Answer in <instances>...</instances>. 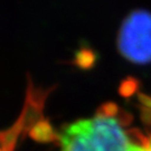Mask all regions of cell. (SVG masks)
Masks as SVG:
<instances>
[{
  "mask_svg": "<svg viewBox=\"0 0 151 151\" xmlns=\"http://www.w3.org/2000/svg\"><path fill=\"white\" fill-rule=\"evenodd\" d=\"M30 135L35 140L40 142H50L58 139V135H56L54 129L47 121H38L30 131Z\"/></svg>",
  "mask_w": 151,
  "mask_h": 151,
  "instance_id": "obj_4",
  "label": "cell"
},
{
  "mask_svg": "<svg viewBox=\"0 0 151 151\" xmlns=\"http://www.w3.org/2000/svg\"><path fill=\"white\" fill-rule=\"evenodd\" d=\"M143 151H151V135L147 137L146 146H145V149H143Z\"/></svg>",
  "mask_w": 151,
  "mask_h": 151,
  "instance_id": "obj_5",
  "label": "cell"
},
{
  "mask_svg": "<svg viewBox=\"0 0 151 151\" xmlns=\"http://www.w3.org/2000/svg\"><path fill=\"white\" fill-rule=\"evenodd\" d=\"M129 124L127 114L113 103L104 104L92 118L85 119L95 151H143L147 137Z\"/></svg>",
  "mask_w": 151,
  "mask_h": 151,
  "instance_id": "obj_1",
  "label": "cell"
},
{
  "mask_svg": "<svg viewBox=\"0 0 151 151\" xmlns=\"http://www.w3.org/2000/svg\"><path fill=\"white\" fill-rule=\"evenodd\" d=\"M62 151H95L88 137L85 119L66 124L58 134Z\"/></svg>",
  "mask_w": 151,
  "mask_h": 151,
  "instance_id": "obj_3",
  "label": "cell"
},
{
  "mask_svg": "<svg viewBox=\"0 0 151 151\" xmlns=\"http://www.w3.org/2000/svg\"><path fill=\"white\" fill-rule=\"evenodd\" d=\"M118 49L138 65L151 63V12L137 9L124 18L118 32Z\"/></svg>",
  "mask_w": 151,
  "mask_h": 151,
  "instance_id": "obj_2",
  "label": "cell"
}]
</instances>
